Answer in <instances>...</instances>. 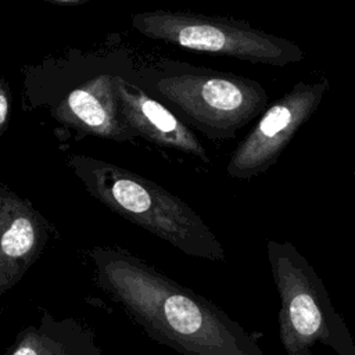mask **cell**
Segmentation results:
<instances>
[{"label": "cell", "mask_w": 355, "mask_h": 355, "mask_svg": "<svg viewBox=\"0 0 355 355\" xmlns=\"http://www.w3.org/2000/svg\"><path fill=\"white\" fill-rule=\"evenodd\" d=\"M86 191L130 223L190 257L223 261L226 252L201 216L182 198L119 165L87 155L68 159Z\"/></svg>", "instance_id": "obj_2"}, {"label": "cell", "mask_w": 355, "mask_h": 355, "mask_svg": "<svg viewBox=\"0 0 355 355\" xmlns=\"http://www.w3.org/2000/svg\"><path fill=\"white\" fill-rule=\"evenodd\" d=\"M155 90L212 140L234 137L269 104L258 80L229 72L191 71L159 79Z\"/></svg>", "instance_id": "obj_5"}, {"label": "cell", "mask_w": 355, "mask_h": 355, "mask_svg": "<svg viewBox=\"0 0 355 355\" xmlns=\"http://www.w3.org/2000/svg\"><path fill=\"white\" fill-rule=\"evenodd\" d=\"M4 355H101L96 336L72 318L44 313L37 324L24 327Z\"/></svg>", "instance_id": "obj_10"}, {"label": "cell", "mask_w": 355, "mask_h": 355, "mask_svg": "<svg viewBox=\"0 0 355 355\" xmlns=\"http://www.w3.org/2000/svg\"><path fill=\"white\" fill-rule=\"evenodd\" d=\"M266 254L280 298L279 337L286 354L313 355L320 343L337 355H355V340L306 258L288 241L268 240Z\"/></svg>", "instance_id": "obj_3"}, {"label": "cell", "mask_w": 355, "mask_h": 355, "mask_svg": "<svg viewBox=\"0 0 355 355\" xmlns=\"http://www.w3.org/2000/svg\"><path fill=\"white\" fill-rule=\"evenodd\" d=\"M329 87L326 78L313 83L298 82L268 105L232 153L226 166L229 176L248 180L270 169L294 135L319 108Z\"/></svg>", "instance_id": "obj_6"}, {"label": "cell", "mask_w": 355, "mask_h": 355, "mask_svg": "<svg viewBox=\"0 0 355 355\" xmlns=\"http://www.w3.org/2000/svg\"><path fill=\"white\" fill-rule=\"evenodd\" d=\"M51 115L80 135L121 143L136 136L121 114L112 75H98L73 89L51 110Z\"/></svg>", "instance_id": "obj_8"}, {"label": "cell", "mask_w": 355, "mask_h": 355, "mask_svg": "<svg viewBox=\"0 0 355 355\" xmlns=\"http://www.w3.org/2000/svg\"><path fill=\"white\" fill-rule=\"evenodd\" d=\"M50 236L43 215L10 189L0 187V295L21 282Z\"/></svg>", "instance_id": "obj_7"}, {"label": "cell", "mask_w": 355, "mask_h": 355, "mask_svg": "<svg viewBox=\"0 0 355 355\" xmlns=\"http://www.w3.org/2000/svg\"><path fill=\"white\" fill-rule=\"evenodd\" d=\"M11 111V92L8 82L0 75V137L8 129Z\"/></svg>", "instance_id": "obj_11"}, {"label": "cell", "mask_w": 355, "mask_h": 355, "mask_svg": "<svg viewBox=\"0 0 355 355\" xmlns=\"http://www.w3.org/2000/svg\"><path fill=\"white\" fill-rule=\"evenodd\" d=\"M114 86L121 114L136 136L186 153L205 164L211 162L194 132L165 105L121 76H114Z\"/></svg>", "instance_id": "obj_9"}, {"label": "cell", "mask_w": 355, "mask_h": 355, "mask_svg": "<svg viewBox=\"0 0 355 355\" xmlns=\"http://www.w3.org/2000/svg\"><path fill=\"white\" fill-rule=\"evenodd\" d=\"M50 3L53 4H57V6H76V4H82L85 1L82 0H72V1H65V0H49Z\"/></svg>", "instance_id": "obj_12"}, {"label": "cell", "mask_w": 355, "mask_h": 355, "mask_svg": "<svg viewBox=\"0 0 355 355\" xmlns=\"http://www.w3.org/2000/svg\"><path fill=\"white\" fill-rule=\"evenodd\" d=\"M132 25L146 37L184 49L233 57L252 64L286 67L305 58L294 42L252 28L247 21L208 17L189 11L137 12Z\"/></svg>", "instance_id": "obj_4"}, {"label": "cell", "mask_w": 355, "mask_h": 355, "mask_svg": "<svg viewBox=\"0 0 355 355\" xmlns=\"http://www.w3.org/2000/svg\"><path fill=\"white\" fill-rule=\"evenodd\" d=\"M96 284L154 341L182 355H265L257 338L209 300L140 258L94 248Z\"/></svg>", "instance_id": "obj_1"}]
</instances>
